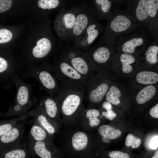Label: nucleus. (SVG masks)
I'll return each instance as SVG.
<instances>
[{
	"label": "nucleus",
	"mask_w": 158,
	"mask_h": 158,
	"mask_svg": "<svg viewBox=\"0 0 158 158\" xmlns=\"http://www.w3.org/2000/svg\"><path fill=\"white\" fill-rule=\"evenodd\" d=\"M98 132L102 137L115 140L118 138L121 135V131L110 126L103 125L99 127Z\"/></svg>",
	"instance_id": "nucleus-31"
},
{
	"label": "nucleus",
	"mask_w": 158,
	"mask_h": 158,
	"mask_svg": "<svg viewBox=\"0 0 158 158\" xmlns=\"http://www.w3.org/2000/svg\"><path fill=\"white\" fill-rule=\"evenodd\" d=\"M18 123L11 130L0 137V151L18 145L25 132V121Z\"/></svg>",
	"instance_id": "nucleus-14"
},
{
	"label": "nucleus",
	"mask_w": 158,
	"mask_h": 158,
	"mask_svg": "<svg viewBox=\"0 0 158 158\" xmlns=\"http://www.w3.org/2000/svg\"><path fill=\"white\" fill-rule=\"evenodd\" d=\"M97 20L89 1H81L75 23L66 42L77 40L88 26Z\"/></svg>",
	"instance_id": "nucleus-9"
},
{
	"label": "nucleus",
	"mask_w": 158,
	"mask_h": 158,
	"mask_svg": "<svg viewBox=\"0 0 158 158\" xmlns=\"http://www.w3.org/2000/svg\"><path fill=\"white\" fill-rule=\"evenodd\" d=\"M151 158H158V151L157 150Z\"/></svg>",
	"instance_id": "nucleus-43"
},
{
	"label": "nucleus",
	"mask_w": 158,
	"mask_h": 158,
	"mask_svg": "<svg viewBox=\"0 0 158 158\" xmlns=\"http://www.w3.org/2000/svg\"><path fill=\"white\" fill-rule=\"evenodd\" d=\"M149 0L128 1L126 12L133 20L141 28L148 29Z\"/></svg>",
	"instance_id": "nucleus-11"
},
{
	"label": "nucleus",
	"mask_w": 158,
	"mask_h": 158,
	"mask_svg": "<svg viewBox=\"0 0 158 158\" xmlns=\"http://www.w3.org/2000/svg\"><path fill=\"white\" fill-rule=\"evenodd\" d=\"M103 116L109 120L114 119L117 116L116 113L112 109H108L102 112Z\"/></svg>",
	"instance_id": "nucleus-38"
},
{
	"label": "nucleus",
	"mask_w": 158,
	"mask_h": 158,
	"mask_svg": "<svg viewBox=\"0 0 158 158\" xmlns=\"http://www.w3.org/2000/svg\"><path fill=\"white\" fill-rule=\"evenodd\" d=\"M22 72L18 67L10 65L6 59L0 56V74L5 73L13 81L15 78L20 77Z\"/></svg>",
	"instance_id": "nucleus-27"
},
{
	"label": "nucleus",
	"mask_w": 158,
	"mask_h": 158,
	"mask_svg": "<svg viewBox=\"0 0 158 158\" xmlns=\"http://www.w3.org/2000/svg\"><path fill=\"white\" fill-rule=\"evenodd\" d=\"M100 115L99 110L97 109L89 108L84 109L80 117L87 119L90 126L94 127L98 126L100 120L99 118Z\"/></svg>",
	"instance_id": "nucleus-30"
},
{
	"label": "nucleus",
	"mask_w": 158,
	"mask_h": 158,
	"mask_svg": "<svg viewBox=\"0 0 158 158\" xmlns=\"http://www.w3.org/2000/svg\"><path fill=\"white\" fill-rule=\"evenodd\" d=\"M103 29L102 25L97 21L88 26L80 37L74 41L75 47L86 51L97 37Z\"/></svg>",
	"instance_id": "nucleus-13"
},
{
	"label": "nucleus",
	"mask_w": 158,
	"mask_h": 158,
	"mask_svg": "<svg viewBox=\"0 0 158 158\" xmlns=\"http://www.w3.org/2000/svg\"><path fill=\"white\" fill-rule=\"evenodd\" d=\"M24 145L20 144L0 151V158H27L28 152Z\"/></svg>",
	"instance_id": "nucleus-23"
},
{
	"label": "nucleus",
	"mask_w": 158,
	"mask_h": 158,
	"mask_svg": "<svg viewBox=\"0 0 158 158\" xmlns=\"http://www.w3.org/2000/svg\"><path fill=\"white\" fill-rule=\"evenodd\" d=\"M34 110L21 116L8 120L0 121V137L7 133L18 123L32 116Z\"/></svg>",
	"instance_id": "nucleus-24"
},
{
	"label": "nucleus",
	"mask_w": 158,
	"mask_h": 158,
	"mask_svg": "<svg viewBox=\"0 0 158 158\" xmlns=\"http://www.w3.org/2000/svg\"><path fill=\"white\" fill-rule=\"evenodd\" d=\"M86 88L69 89L63 87L55 95L59 104L60 114L64 119L80 117L84 109L83 101Z\"/></svg>",
	"instance_id": "nucleus-2"
},
{
	"label": "nucleus",
	"mask_w": 158,
	"mask_h": 158,
	"mask_svg": "<svg viewBox=\"0 0 158 158\" xmlns=\"http://www.w3.org/2000/svg\"><path fill=\"white\" fill-rule=\"evenodd\" d=\"M80 4L59 11L55 23V28L60 40L66 42L75 23Z\"/></svg>",
	"instance_id": "nucleus-10"
},
{
	"label": "nucleus",
	"mask_w": 158,
	"mask_h": 158,
	"mask_svg": "<svg viewBox=\"0 0 158 158\" xmlns=\"http://www.w3.org/2000/svg\"><path fill=\"white\" fill-rule=\"evenodd\" d=\"M102 140L104 143L106 144L109 143L111 141L110 139L102 137Z\"/></svg>",
	"instance_id": "nucleus-42"
},
{
	"label": "nucleus",
	"mask_w": 158,
	"mask_h": 158,
	"mask_svg": "<svg viewBox=\"0 0 158 158\" xmlns=\"http://www.w3.org/2000/svg\"><path fill=\"white\" fill-rule=\"evenodd\" d=\"M141 65L139 57L129 54L116 51L112 60L111 68L121 69L124 74H128L133 71L134 67H138Z\"/></svg>",
	"instance_id": "nucleus-12"
},
{
	"label": "nucleus",
	"mask_w": 158,
	"mask_h": 158,
	"mask_svg": "<svg viewBox=\"0 0 158 158\" xmlns=\"http://www.w3.org/2000/svg\"><path fill=\"white\" fill-rule=\"evenodd\" d=\"M98 20L107 19L117 10L118 1L110 0L89 1Z\"/></svg>",
	"instance_id": "nucleus-15"
},
{
	"label": "nucleus",
	"mask_w": 158,
	"mask_h": 158,
	"mask_svg": "<svg viewBox=\"0 0 158 158\" xmlns=\"http://www.w3.org/2000/svg\"><path fill=\"white\" fill-rule=\"evenodd\" d=\"M52 45L51 40L48 38L43 37L37 42V45L33 49V56L37 59L46 57L51 53Z\"/></svg>",
	"instance_id": "nucleus-21"
},
{
	"label": "nucleus",
	"mask_w": 158,
	"mask_h": 158,
	"mask_svg": "<svg viewBox=\"0 0 158 158\" xmlns=\"http://www.w3.org/2000/svg\"><path fill=\"white\" fill-rule=\"evenodd\" d=\"M149 146L152 149H156L158 147V136L153 137L151 141Z\"/></svg>",
	"instance_id": "nucleus-40"
},
{
	"label": "nucleus",
	"mask_w": 158,
	"mask_h": 158,
	"mask_svg": "<svg viewBox=\"0 0 158 158\" xmlns=\"http://www.w3.org/2000/svg\"><path fill=\"white\" fill-rule=\"evenodd\" d=\"M155 86L152 85H147L142 89L137 94L136 100L139 104H142L151 99L157 92Z\"/></svg>",
	"instance_id": "nucleus-28"
},
{
	"label": "nucleus",
	"mask_w": 158,
	"mask_h": 158,
	"mask_svg": "<svg viewBox=\"0 0 158 158\" xmlns=\"http://www.w3.org/2000/svg\"><path fill=\"white\" fill-rule=\"evenodd\" d=\"M12 1L11 0H0V13L9 10L11 7Z\"/></svg>",
	"instance_id": "nucleus-37"
},
{
	"label": "nucleus",
	"mask_w": 158,
	"mask_h": 158,
	"mask_svg": "<svg viewBox=\"0 0 158 158\" xmlns=\"http://www.w3.org/2000/svg\"><path fill=\"white\" fill-rule=\"evenodd\" d=\"M22 76L25 78L32 77L36 79L49 95L59 94L61 92V89L51 70V66L29 68L23 74Z\"/></svg>",
	"instance_id": "nucleus-8"
},
{
	"label": "nucleus",
	"mask_w": 158,
	"mask_h": 158,
	"mask_svg": "<svg viewBox=\"0 0 158 158\" xmlns=\"http://www.w3.org/2000/svg\"><path fill=\"white\" fill-rule=\"evenodd\" d=\"M51 69L63 87L73 89L86 88L87 80L65 61L56 57Z\"/></svg>",
	"instance_id": "nucleus-4"
},
{
	"label": "nucleus",
	"mask_w": 158,
	"mask_h": 158,
	"mask_svg": "<svg viewBox=\"0 0 158 158\" xmlns=\"http://www.w3.org/2000/svg\"><path fill=\"white\" fill-rule=\"evenodd\" d=\"M152 37L147 29L141 28L121 39L115 45V50L138 57L152 42Z\"/></svg>",
	"instance_id": "nucleus-3"
},
{
	"label": "nucleus",
	"mask_w": 158,
	"mask_h": 158,
	"mask_svg": "<svg viewBox=\"0 0 158 158\" xmlns=\"http://www.w3.org/2000/svg\"><path fill=\"white\" fill-rule=\"evenodd\" d=\"M110 158H130V155L127 153L120 151H113L109 153Z\"/></svg>",
	"instance_id": "nucleus-36"
},
{
	"label": "nucleus",
	"mask_w": 158,
	"mask_h": 158,
	"mask_svg": "<svg viewBox=\"0 0 158 158\" xmlns=\"http://www.w3.org/2000/svg\"><path fill=\"white\" fill-rule=\"evenodd\" d=\"M13 82L16 89V95L14 101L29 109L32 104L31 99L32 85L24 82L19 77L15 78Z\"/></svg>",
	"instance_id": "nucleus-16"
},
{
	"label": "nucleus",
	"mask_w": 158,
	"mask_h": 158,
	"mask_svg": "<svg viewBox=\"0 0 158 158\" xmlns=\"http://www.w3.org/2000/svg\"><path fill=\"white\" fill-rule=\"evenodd\" d=\"M85 51L95 72L109 74V71L112 69V58L116 52L114 46L97 44Z\"/></svg>",
	"instance_id": "nucleus-6"
},
{
	"label": "nucleus",
	"mask_w": 158,
	"mask_h": 158,
	"mask_svg": "<svg viewBox=\"0 0 158 158\" xmlns=\"http://www.w3.org/2000/svg\"><path fill=\"white\" fill-rule=\"evenodd\" d=\"M109 74L97 73L87 80L85 97L89 108L101 103L111 84Z\"/></svg>",
	"instance_id": "nucleus-7"
},
{
	"label": "nucleus",
	"mask_w": 158,
	"mask_h": 158,
	"mask_svg": "<svg viewBox=\"0 0 158 158\" xmlns=\"http://www.w3.org/2000/svg\"><path fill=\"white\" fill-rule=\"evenodd\" d=\"M150 114L152 117L158 118V104L152 108L150 110Z\"/></svg>",
	"instance_id": "nucleus-39"
},
{
	"label": "nucleus",
	"mask_w": 158,
	"mask_h": 158,
	"mask_svg": "<svg viewBox=\"0 0 158 158\" xmlns=\"http://www.w3.org/2000/svg\"><path fill=\"white\" fill-rule=\"evenodd\" d=\"M104 32L97 44L114 46L121 39L141 28L126 11H117L107 20Z\"/></svg>",
	"instance_id": "nucleus-1"
},
{
	"label": "nucleus",
	"mask_w": 158,
	"mask_h": 158,
	"mask_svg": "<svg viewBox=\"0 0 158 158\" xmlns=\"http://www.w3.org/2000/svg\"><path fill=\"white\" fill-rule=\"evenodd\" d=\"M29 148L40 158H52L51 149L53 145L50 141H34L30 139L28 143Z\"/></svg>",
	"instance_id": "nucleus-19"
},
{
	"label": "nucleus",
	"mask_w": 158,
	"mask_h": 158,
	"mask_svg": "<svg viewBox=\"0 0 158 158\" xmlns=\"http://www.w3.org/2000/svg\"><path fill=\"white\" fill-rule=\"evenodd\" d=\"M32 117L34 121L42 127L51 135L52 136L57 132L58 124L48 117L39 106L34 110Z\"/></svg>",
	"instance_id": "nucleus-18"
},
{
	"label": "nucleus",
	"mask_w": 158,
	"mask_h": 158,
	"mask_svg": "<svg viewBox=\"0 0 158 158\" xmlns=\"http://www.w3.org/2000/svg\"><path fill=\"white\" fill-rule=\"evenodd\" d=\"M158 0H149L148 29L154 39H157L158 31Z\"/></svg>",
	"instance_id": "nucleus-20"
},
{
	"label": "nucleus",
	"mask_w": 158,
	"mask_h": 158,
	"mask_svg": "<svg viewBox=\"0 0 158 158\" xmlns=\"http://www.w3.org/2000/svg\"><path fill=\"white\" fill-rule=\"evenodd\" d=\"M59 58L68 63L87 80L95 74L85 51L73 46L62 45Z\"/></svg>",
	"instance_id": "nucleus-5"
},
{
	"label": "nucleus",
	"mask_w": 158,
	"mask_h": 158,
	"mask_svg": "<svg viewBox=\"0 0 158 158\" xmlns=\"http://www.w3.org/2000/svg\"><path fill=\"white\" fill-rule=\"evenodd\" d=\"M122 91L115 85H111L105 95L106 101L115 105L121 102L120 98L122 96Z\"/></svg>",
	"instance_id": "nucleus-32"
},
{
	"label": "nucleus",
	"mask_w": 158,
	"mask_h": 158,
	"mask_svg": "<svg viewBox=\"0 0 158 158\" xmlns=\"http://www.w3.org/2000/svg\"><path fill=\"white\" fill-rule=\"evenodd\" d=\"M136 80L139 83L144 85H151L158 81V74L155 72L142 71L137 73Z\"/></svg>",
	"instance_id": "nucleus-29"
},
{
	"label": "nucleus",
	"mask_w": 158,
	"mask_h": 158,
	"mask_svg": "<svg viewBox=\"0 0 158 158\" xmlns=\"http://www.w3.org/2000/svg\"><path fill=\"white\" fill-rule=\"evenodd\" d=\"M12 37V34L9 30L5 28H0V44L9 42Z\"/></svg>",
	"instance_id": "nucleus-35"
},
{
	"label": "nucleus",
	"mask_w": 158,
	"mask_h": 158,
	"mask_svg": "<svg viewBox=\"0 0 158 158\" xmlns=\"http://www.w3.org/2000/svg\"><path fill=\"white\" fill-rule=\"evenodd\" d=\"M89 141V138L87 133L78 131L73 134L70 139V144L74 150L81 152L87 148Z\"/></svg>",
	"instance_id": "nucleus-22"
},
{
	"label": "nucleus",
	"mask_w": 158,
	"mask_h": 158,
	"mask_svg": "<svg viewBox=\"0 0 158 158\" xmlns=\"http://www.w3.org/2000/svg\"><path fill=\"white\" fill-rule=\"evenodd\" d=\"M39 106L49 118L58 124L60 114L59 104L55 95L42 97Z\"/></svg>",
	"instance_id": "nucleus-17"
},
{
	"label": "nucleus",
	"mask_w": 158,
	"mask_h": 158,
	"mask_svg": "<svg viewBox=\"0 0 158 158\" xmlns=\"http://www.w3.org/2000/svg\"><path fill=\"white\" fill-rule=\"evenodd\" d=\"M29 109L21 106L13 101L8 111L3 114V116L4 117L21 116L27 113Z\"/></svg>",
	"instance_id": "nucleus-33"
},
{
	"label": "nucleus",
	"mask_w": 158,
	"mask_h": 158,
	"mask_svg": "<svg viewBox=\"0 0 158 158\" xmlns=\"http://www.w3.org/2000/svg\"><path fill=\"white\" fill-rule=\"evenodd\" d=\"M157 41L152 42L145 51L143 59L146 64L151 65L157 64L158 62V46Z\"/></svg>",
	"instance_id": "nucleus-25"
},
{
	"label": "nucleus",
	"mask_w": 158,
	"mask_h": 158,
	"mask_svg": "<svg viewBox=\"0 0 158 158\" xmlns=\"http://www.w3.org/2000/svg\"><path fill=\"white\" fill-rule=\"evenodd\" d=\"M30 140L36 141H51V139L52 138V136L49 134L40 125L34 121L30 130Z\"/></svg>",
	"instance_id": "nucleus-26"
},
{
	"label": "nucleus",
	"mask_w": 158,
	"mask_h": 158,
	"mask_svg": "<svg viewBox=\"0 0 158 158\" xmlns=\"http://www.w3.org/2000/svg\"><path fill=\"white\" fill-rule=\"evenodd\" d=\"M102 107L105 110L112 109L111 104L107 101H104L102 103Z\"/></svg>",
	"instance_id": "nucleus-41"
},
{
	"label": "nucleus",
	"mask_w": 158,
	"mask_h": 158,
	"mask_svg": "<svg viewBox=\"0 0 158 158\" xmlns=\"http://www.w3.org/2000/svg\"><path fill=\"white\" fill-rule=\"evenodd\" d=\"M141 142L140 138L135 137L132 134L129 133L126 136L125 145L127 147L131 146L132 148L135 149L140 146Z\"/></svg>",
	"instance_id": "nucleus-34"
}]
</instances>
